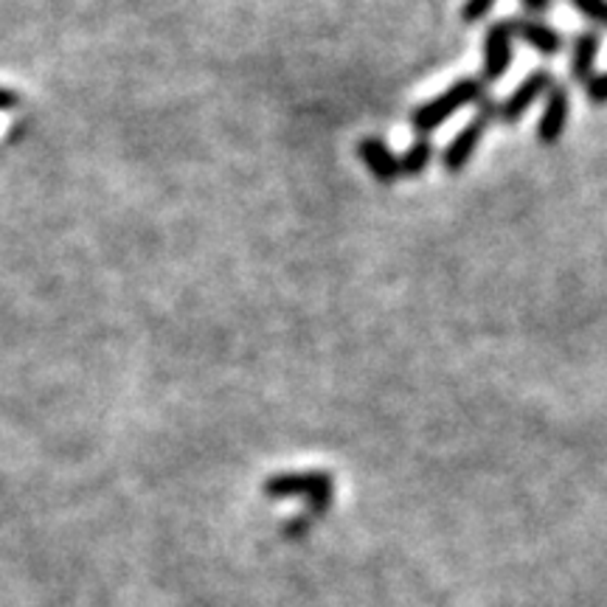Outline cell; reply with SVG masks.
I'll return each mask as SVG.
<instances>
[{
	"label": "cell",
	"instance_id": "obj_1",
	"mask_svg": "<svg viewBox=\"0 0 607 607\" xmlns=\"http://www.w3.org/2000/svg\"><path fill=\"white\" fill-rule=\"evenodd\" d=\"M264 495L276 500H304V504H307V518L315 523V520L332 506V498H335V481H332V475H326V472L321 470L282 472V475H273V479L264 481Z\"/></svg>",
	"mask_w": 607,
	"mask_h": 607
},
{
	"label": "cell",
	"instance_id": "obj_2",
	"mask_svg": "<svg viewBox=\"0 0 607 607\" xmlns=\"http://www.w3.org/2000/svg\"><path fill=\"white\" fill-rule=\"evenodd\" d=\"M484 94H486V88L481 79L456 82V85H450L445 94L436 96V99L428 101V104H419V108L413 110L411 113L413 129L422 135L433 133L438 124H445L447 119L459 113L461 108H467V104H475V101L484 99Z\"/></svg>",
	"mask_w": 607,
	"mask_h": 607
},
{
	"label": "cell",
	"instance_id": "obj_3",
	"mask_svg": "<svg viewBox=\"0 0 607 607\" xmlns=\"http://www.w3.org/2000/svg\"><path fill=\"white\" fill-rule=\"evenodd\" d=\"M495 115H498V104L490 99H481V113L475 115V119L447 144L445 152H442V166H445L447 172H461V169L472 161V156H475V149H479L481 138H484L486 127H490V122H493Z\"/></svg>",
	"mask_w": 607,
	"mask_h": 607
},
{
	"label": "cell",
	"instance_id": "obj_4",
	"mask_svg": "<svg viewBox=\"0 0 607 607\" xmlns=\"http://www.w3.org/2000/svg\"><path fill=\"white\" fill-rule=\"evenodd\" d=\"M552 88H554V76L548 74V71H534V74L520 82L518 90L500 104L498 119L504 124L520 122V119L529 113V108H532L534 101H537L543 94H548Z\"/></svg>",
	"mask_w": 607,
	"mask_h": 607
},
{
	"label": "cell",
	"instance_id": "obj_5",
	"mask_svg": "<svg viewBox=\"0 0 607 607\" xmlns=\"http://www.w3.org/2000/svg\"><path fill=\"white\" fill-rule=\"evenodd\" d=\"M568 113H571L568 88L554 85L546 94V104H543V113H540L537 122V141L543 144V147H554V144L560 141L568 127Z\"/></svg>",
	"mask_w": 607,
	"mask_h": 607
},
{
	"label": "cell",
	"instance_id": "obj_6",
	"mask_svg": "<svg viewBox=\"0 0 607 607\" xmlns=\"http://www.w3.org/2000/svg\"><path fill=\"white\" fill-rule=\"evenodd\" d=\"M512 26L509 21H498L490 26L484 40V79L498 82L512 65Z\"/></svg>",
	"mask_w": 607,
	"mask_h": 607
},
{
	"label": "cell",
	"instance_id": "obj_7",
	"mask_svg": "<svg viewBox=\"0 0 607 607\" xmlns=\"http://www.w3.org/2000/svg\"><path fill=\"white\" fill-rule=\"evenodd\" d=\"M509 26H512V37L527 42L540 57H554L562 51L560 32H554L548 23H540L534 17H515L509 21Z\"/></svg>",
	"mask_w": 607,
	"mask_h": 607
},
{
	"label": "cell",
	"instance_id": "obj_8",
	"mask_svg": "<svg viewBox=\"0 0 607 607\" xmlns=\"http://www.w3.org/2000/svg\"><path fill=\"white\" fill-rule=\"evenodd\" d=\"M358 152H360V158H363L366 166H369L371 175L377 177V183L392 186V183L399 177L397 156H394L392 149L385 147L380 138H363V141L358 144Z\"/></svg>",
	"mask_w": 607,
	"mask_h": 607
},
{
	"label": "cell",
	"instance_id": "obj_9",
	"mask_svg": "<svg viewBox=\"0 0 607 607\" xmlns=\"http://www.w3.org/2000/svg\"><path fill=\"white\" fill-rule=\"evenodd\" d=\"M599 34L596 32H582L577 40H573V54H571V79L577 85H587L594 79V65L596 54H599Z\"/></svg>",
	"mask_w": 607,
	"mask_h": 607
},
{
	"label": "cell",
	"instance_id": "obj_10",
	"mask_svg": "<svg viewBox=\"0 0 607 607\" xmlns=\"http://www.w3.org/2000/svg\"><path fill=\"white\" fill-rule=\"evenodd\" d=\"M433 161V141L431 138H419L411 149H405V156L397 158L399 175L417 177L422 175Z\"/></svg>",
	"mask_w": 607,
	"mask_h": 607
},
{
	"label": "cell",
	"instance_id": "obj_11",
	"mask_svg": "<svg viewBox=\"0 0 607 607\" xmlns=\"http://www.w3.org/2000/svg\"><path fill=\"white\" fill-rule=\"evenodd\" d=\"M571 3L577 7V12H580L582 17L607 28V0H571Z\"/></svg>",
	"mask_w": 607,
	"mask_h": 607
},
{
	"label": "cell",
	"instance_id": "obj_12",
	"mask_svg": "<svg viewBox=\"0 0 607 607\" xmlns=\"http://www.w3.org/2000/svg\"><path fill=\"white\" fill-rule=\"evenodd\" d=\"M493 7L495 0H467L464 9H461V17H464V23H475L481 17H486Z\"/></svg>",
	"mask_w": 607,
	"mask_h": 607
},
{
	"label": "cell",
	"instance_id": "obj_13",
	"mask_svg": "<svg viewBox=\"0 0 607 607\" xmlns=\"http://www.w3.org/2000/svg\"><path fill=\"white\" fill-rule=\"evenodd\" d=\"M585 94L594 104H607V71L605 74H594V79L585 85Z\"/></svg>",
	"mask_w": 607,
	"mask_h": 607
},
{
	"label": "cell",
	"instance_id": "obj_14",
	"mask_svg": "<svg viewBox=\"0 0 607 607\" xmlns=\"http://www.w3.org/2000/svg\"><path fill=\"white\" fill-rule=\"evenodd\" d=\"M21 104V99H17V94L9 88H0V110H12Z\"/></svg>",
	"mask_w": 607,
	"mask_h": 607
},
{
	"label": "cell",
	"instance_id": "obj_15",
	"mask_svg": "<svg viewBox=\"0 0 607 607\" xmlns=\"http://www.w3.org/2000/svg\"><path fill=\"white\" fill-rule=\"evenodd\" d=\"M520 3H523V7L534 14H543L554 7V0H520Z\"/></svg>",
	"mask_w": 607,
	"mask_h": 607
}]
</instances>
